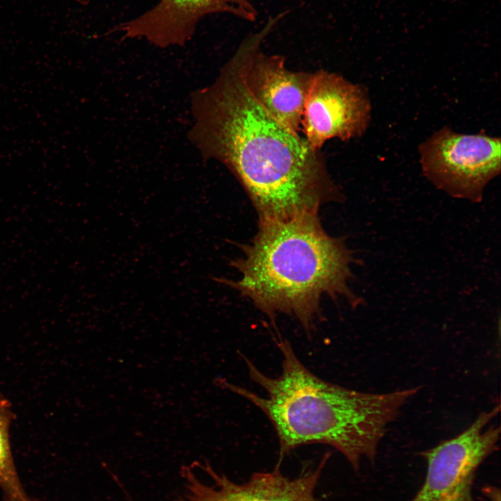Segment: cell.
Wrapping results in <instances>:
<instances>
[{
  "mask_svg": "<svg viewBox=\"0 0 501 501\" xmlns=\"http://www.w3.org/2000/svg\"><path fill=\"white\" fill-rule=\"evenodd\" d=\"M191 100L189 140L205 160L220 161L235 176L260 220L318 213L324 204L342 199L321 150L255 101L233 56Z\"/></svg>",
  "mask_w": 501,
  "mask_h": 501,
  "instance_id": "1",
  "label": "cell"
},
{
  "mask_svg": "<svg viewBox=\"0 0 501 501\" xmlns=\"http://www.w3.org/2000/svg\"><path fill=\"white\" fill-rule=\"evenodd\" d=\"M424 176L449 196L480 202L486 185L500 173L499 137L464 134L443 127L418 147Z\"/></svg>",
  "mask_w": 501,
  "mask_h": 501,
  "instance_id": "4",
  "label": "cell"
},
{
  "mask_svg": "<svg viewBox=\"0 0 501 501\" xmlns=\"http://www.w3.org/2000/svg\"><path fill=\"white\" fill-rule=\"evenodd\" d=\"M218 13L249 22L257 18L250 0H159L150 10L118 24L110 33L122 32L124 38L145 39L160 48L183 46L192 38L202 18Z\"/></svg>",
  "mask_w": 501,
  "mask_h": 501,
  "instance_id": "9",
  "label": "cell"
},
{
  "mask_svg": "<svg viewBox=\"0 0 501 501\" xmlns=\"http://www.w3.org/2000/svg\"><path fill=\"white\" fill-rule=\"evenodd\" d=\"M13 418L10 402L0 395V489L6 501H33L23 487L13 459L9 434Z\"/></svg>",
  "mask_w": 501,
  "mask_h": 501,
  "instance_id": "10",
  "label": "cell"
},
{
  "mask_svg": "<svg viewBox=\"0 0 501 501\" xmlns=\"http://www.w3.org/2000/svg\"><path fill=\"white\" fill-rule=\"evenodd\" d=\"M500 411L498 403L457 436L418 452L426 461L427 472L411 501H487L474 495L473 486L478 469L498 449L500 427L484 428Z\"/></svg>",
  "mask_w": 501,
  "mask_h": 501,
  "instance_id": "5",
  "label": "cell"
},
{
  "mask_svg": "<svg viewBox=\"0 0 501 501\" xmlns=\"http://www.w3.org/2000/svg\"><path fill=\"white\" fill-rule=\"evenodd\" d=\"M276 344L282 354V372L277 377L265 375L239 353L250 379L266 397L223 379L218 384L266 415L278 438L279 463L298 447L319 443L341 452L355 471L363 458L374 464L388 425L421 386L380 394L349 389L310 372L287 340L279 337Z\"/></svg>",
  "mask_w": 501,
  "mask_h": 501,
  "instance_id": "2",
  "label": "cell"
},
{
  "mask_svg": "<svg viewBox=\"0 0 501 501\" xmlns=\"http://www.w3.org/2000/svg\"><path fill=\"white\" fill-rule=\"evenodd\" d=\"M482 492L486 498L487 501H501V491L500 488L496 486H484L482 488Z\"/></svg>",
  "mask_w": 501,
  "mask_h": 501,
  "instance_id": "11",
  "label": "cell"
},
{
  "mask_svg": "<svg viewBox=\"0 0 501 501\" xmlns=\"http://www.w3.org/2000/svg\"><path fill=\"white\" fill-rule=\"evenodd\" d=\"M280 17L271 19L262 30L246 38L232 56L255 101L282 125L299 133L313 72L289 70L283 56L262 51L264 38Z\"/></svg>",
  "mask_w": 501,
  "mask_h": 501,
  "instance_id": "6",
  "label": "cell"
},
{
  "mask_svg": "<svg viewBox=\"0 0 501 501\" xmlns=\"http://www.w3.org/2000/svg\"><path fill=\"white\" fill-rule=\"evenodd\" d=\"M76 1L79 3L84 5V6L88 5L91 1V0H76Z\"/></svg>",
  "mask_w": 501,
  "mask_h": 501,
  "instance_id": "12",
  "label": "cell"
},
{
  "mask_svg": "<svg viewBox=\"0 0 501 501\" xmlns=\"http://www.w3.org/2000/svg\"><path fill=\"white\" fill-rule=\"evenodd\" d=\"M330 455L326 453L315 469L296 477L284 475L278 462L273 470L255 472L243 483L218 472L208 461L195 462L207 479L193 463L182 466L184 493L173 501H319L315 489Z\"/></svg>",
  "mask_w": 501,
  "mask_h": 501,
  "instance_id": "8",
  "label": "cell"
},
{
  "mask_svg": "<svg viewBox=\"0 0 501 501\" xmlns=\"http://www.w3.org/2000/svg\"><path fill=\"white\" fill-rule=\"evenodd\" d=\"M367 90L339 74L320 70L313 77L305 100L301 131L310 146L321 150L331 138L360 137L371 120Z\"/></svg>",
  "mask_w": 501,
  "mask_h": 501,
  "instance_id": "7",
  "label": "cell"
},
{
  "mask_svg": "<svg viewBox=\"0 0 501 501\" xmlns=\"http://www.w3.org/2000/svg\"><path fill=\"white\" fill-rule=\"evenodd\" d=\"M356 262L345 241L330 236L316 212L260 220L257 232L232 262L239 277L216 279L248 298L273 321L296 318L311 333L324 297H343L353 308L363 301L349 286Z\"/></svg>",
  "mask_w": 501,
  "mask_h": 501,
  "instance_id": "3",
  "label": "cell"
}]
</instances>
